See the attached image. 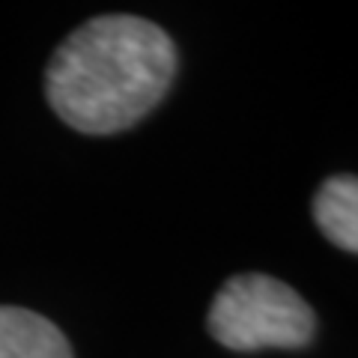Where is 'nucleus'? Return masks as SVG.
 Returning <instances> with one entry per match:
<instances>
[{
  "mask_svg": "<svg viewBox=\"0 0 358 358\" xmlns=\"http://www.w3.org/2000/svg\"><path fill=\"white\" fill-rule=\"evenodd\" d=\"M313 218L338 248L358 254V176L326 179L313 197Z\"/></svg>",
  "mask_w": 358,
  "mask_h": 358,
  "instance_id": "nucleus-4",
  "label": "nucleus"
},
{
  "mask_svg": "<svg viewBox=\"0 0 358 358\" xmlns=\"http://www.w3.org/2000/svg\"><path fill=\"white\" fill-rule=\"evenodd\" d=\"M209 331L227 350H296L313 334V310L293 287L272 275L245 272L218 289Z\"/></svg>",
  "mask_w": 358,
  "mask_h": 358,
  "instance_id": "nucleus-2",
  "label": "nucleus"
},
{
  "mask_svg": "<svg viewBox=\"0 0 358 358\" xmlns=\"http://www.w3.org/2000/svg\"><path fill=\"white\" fill-rule=\"evenodd\" d=\"M0 358H72V350L63 331L39 313L0 308Z\"/></svg>",
  "mask_w": 358,
  "mask_h": 358,
  "instance_id": "nucleus-3",
  "label": "nucleus"
},
{
  "mask_svg": "<svg viewBox=\"0 0 358 358\" xmlns=\"http://www.w3.org/2000/svg\"><path fill=\"white\" fill-rule=\"evenodd\" d=\"M176 72L171 36L138 15H99L48 63L51 108L84 134L129 129L162 102Z\"/></svg>",
  "mask_w": 358,
  "mask_h": 358,
  "instance_id": "nucleus-1",
  "label": "nucleus"
}]
</instances>
